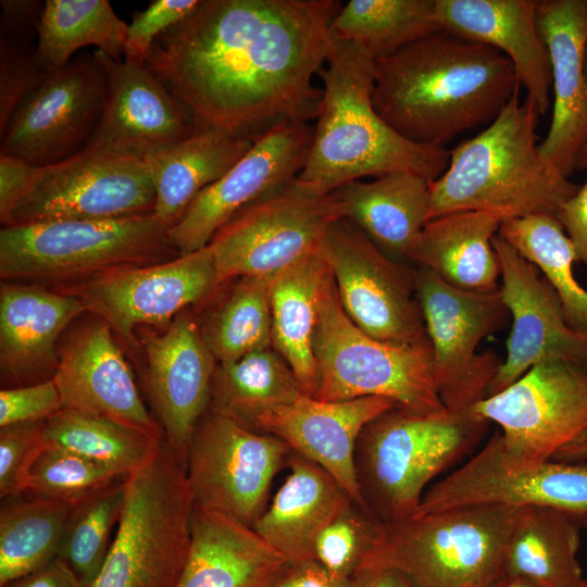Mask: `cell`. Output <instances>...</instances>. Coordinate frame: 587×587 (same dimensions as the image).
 <instances>
[{
    "mask_svg": "<svg viewBox=\"0 0 587 587\" xmlns=\"http://www.w3.org/2000/svg\"><path fill=\"white\" fill-rule=\"evenodd\" d=\"M335 0H201L154 41L147 66L210 127L255 140L315 118Z\"/></svg>",
    "mask_w": 587,
    "mask_h": 587,
    "instance_id": "1",
    "label": "cell"
},
{
    "mask_svg": "<svg viewBox=\"0 0 587 587\" xmlns=\"http://www.w3.org/2000/svg\"><path fill=\"white\" fill-rule=\"evenodd\" d=\"M520 88L500 51L438 30L375 60L372 100L402 137L445 147L488 126Z\"/></svg>",
    "mask_w": 587,
    "mask_h": 587,
    "instance_id": "2",
    "label": "cell"
},
{
    "mask_svg": "<svg viewBox=\"0 0 587 587\" xmlns=\"http://www.w3.org/2000/svg\"><path fill=\"white\" fill-rule=\"evenodd\" d=\"M374 58L362 47L332 35L319 75L322 98L310 153L296 180L315 195H328L363 177L409 172L436 180L449 150L408 140L373 105Z\"/></svg>",
    "mask_w": 587,
    "mask_h": 587,
    "instance_id": "3",
    "label": "cell"
},
{
    "mask_svg": "<svg viewBox=\"0 0 587 587\" xmlns=\"http://www.w3.org/2000/svg\"><path fill=\"white\" fill-rule=\"evenodd\" d=\"M529 99L515 91L499 115L476 136L449 150L445 172L430 183L428 221L452 212L483 211L502 221L528 215L557 217L579 188L541 155Z\"/></svg>",
    "mask_w": 587,
    "mask_h": 587,
    "instance_id": "4",
    "label": "cell"
},
{
    "mask_svg": "<svg viewBox=\"0 0 587 587\" xmlns=\"http://www.w3.org/2000/svg\"><path fill=\"white\" fill-rule=\"evenodd\" d=\"M489 423L473 408L420 413L394 407L376 416L354 453L366 510L385 524L413 516L428 483L474 450Z\"/></svg>",
    "mask_w": 587,
    "mask_h": 587,
    "instance_id": "5",
    "label": "cell"
},
{
    "mask_svg": "<svg viewBox=\"0 0 587 587\" xmlns=\"http://www.w3.org/2000/svg\"><path fill=\"white\" fill-rule=\"evenodd\" d=\"M520 509L479 503L384 523L362 569H396L419 587H494L505 578V548Z\"/></svg>",
    "mask_w": 587,
    "mask_h": 587,
    "instance_id": "6",
    "label": "cell"
},
{
    "mask_svg": "<svg viewBox=\"0 0 587 587\" xmlns=\"http://www.w3.org/2000/svg\"><path fill=\"white\" fill-rule=\"evenodd\" d=\"M313 350V397L319 400L382 397L414 412L447 410L437 390L429 339L395 345L361 330L341 308L329 268L320 291Z\"/></svg>",
    "mask_w": 587,
    "mask_h": 587,
    "instance_id": "7",
    "label": "cell"
},
{
    "mask_svg": "<svg viewBox=\"0 0 587 587\" xmlns=\"http://www.w3.org/2000/svg\"><path fill=\"white\" fill-rule=\"evenodd\" d=\"M195 509L186 471L163 439L125 479L116 533L89 587H175L191 540Z\"/></svg>",
    "mask_w": 587,
    "mask_h": 587,
    "instance_id": "8",
    "label": "cell"
},
{
    "mask_svg": "<svg viewBox=\"0 0 587 587\" xmlns=\"http://www.w3.org/2000/svg\"><path fill=\"white\" fill-rule=\"evenodd\" d=\"M170 228L153 213L3 226L0 275L5 280L48 283L160 263L179 255L171 245Z\"/></svg>",
    "mask_w": 587,
    "mask_h": 587,
    "instance_id": "9",
    "label": "cell"
},
{
    "mask_svg": "<svg viewBox=\"0 0 587 587\" xmlns=\"http://www.w3.org/2000/svg\"><path fill=\"white\" fill-rule=\"evenodd\" d=\"M346 217L336 192L315 195L296 178L249 204L214 235L218 287L243 276H274L317 253L330 226Z\"/></svg>",
    "mask_w": 587,
    "mask_h": 587,
    "instance_id": "10",
    "label": "cell"
},
{
    "mask_svg": "<svg viewBox=\"0 0 587 587\" xmlns=\"http://www.w3.org/2000/svg\"><path fill=\"white\" fill-rule=\"evenodd\" d=\"M472 408L500 426L499 452L507 465H536L587 432V370L545 358Z\"/></svg>",
    "mask_w": 587,
    "mask_h": 587,
    "instance_id": "11",
    "label": "cell"
},
{
    "mask_svg": "<svg viewBox=\"0 0 587 587\" xmlns=\"http://www.w3.org/2000/svg\"><path fill=\"white\" fill-rule=\"evenodd\" d=\"M415 282L440 400L449 411L467 410L487 397L502 363L491 351L477 352L508 319L500 289H459L423 267H416Z\"/></svg>",
    "mask_w": 587,
    "mask_h": 587,
    "instance_id": "12",
    "label": "cell"
},
{
    "mask_svg": "<svg viewBox=\"0 0 587 587\" xmlns=\"http://www.w3.org/2000/svg\"><path fill=\"white\" fill-rule=\"evenodd\" d=\"M290 447L208 409L192 434L186 476L195 507L229 515L250 527L268 505L272 483Z\"/></svg>",
    "mask_w": 587,
    "mask_h": 587,
    "instance_id": "13",
    "label": "cell"
},
{
    "mask_svg": "<svg viewBox=\"0 0 587 587\" xmlns=\"http://www.w3.org/2000/svg\"><path fill=\"white\" fill-rule=\"evenodd\" d=\"M320 252L341 308L361 330L395 345L428 339L416 295V268L386 254L346 217L330 226Z\"/></svg>",
    "mask_w": 587,
    "mask_h": 587,
    "instance_id": "14",
    "label": "cell"
},
{
    "mask_svg": "<svg viewBox=\"0 0 587 587\" xmlns=\"http://www.w3.org/2000/svg\"><path fill=\"white\" fill-rule=\"evenodd\" d=\"M155 188L146 159L84 149L33 182L4 226L59 220H112L152 214Z\"/></svg>",
    "mask_w": 587,
    "mask_h": 587,
    "instance_id": "15",
    "label": "cell"
},
{
    "mask_svg": "<svg viewBox=\"0 0 587 587\" xmlns=\"http://www.w3.org/2000/svg\"><path fill=\"white\" fill-rule=\"evenodd\" d=\"M105 96V72L93 53L49 73L0 134V154L36 167L78 154L99 125Z\"/></svg>",
    "mask_w": 587,
    "mask_h": 587,
    "instance_id": "16",
    "label": "cell"
},
{
    "mask_svg": "<svg viewBox=\"0 0 587 587\" xmlns=\"http://www.w3.org/2000/svg\"><path fill=\"white\" fill-rule=\"evenodd\" d=\"M218 288L212 248L147 265L108 270L62 290L134 346V328L165 325Z\"/></svg>",
    "mask_w": 587,
    "mask_h": 587,
    "instance_id": "17",
    "label": "cell"
},
{
    "mask_svg": "<svg viewBox=\"0 0 587 587\" xmlns=\"http://www.w3.org/2000/svg\"><path fill=\"white\" fill-rule=\"evenodd\" d=\"M313 133L314 126L308 122H286L258 137L170 228V241L177 253L203 249L239 211L294 180L305 165Z\"/></svg>",
    "mask_w": 587,
    "mask_h": 587,
    "instance_id": "18",
    "label": "cell"
},
{
    "mask_svg": "<svg viewBox=\"0 0 587 587\" xmlns=\"http://www.w3.org/2000/svg\"><path fill=\"white\" fill-rule=\"evenodd\" d=\"M479 503L545 507L582 520L587 516V461L511 467L500 457L496 432L471 460L425 491L416 513Z\"/></svg>",
    "mask_w": 587,
    "mask_h": 587,
    "instance_id": "19",
    "label": "cell"
},
{
    "mask_svg": "<svg viewBox=\"0 0 587 587\" xmlns=\"http://www.w3.org/2000/svg\"><path fill=\"white\" fill-rule=\"evenodd\" d=\"M492 245L500 263L499 289L512 327L507 358L487 397L505 389L545 358L563 359L587 370V341L567 325L551 284L498 234Z\"/></svg>",
    "mask_w": 587,
    "mask_h": 587,
    "instance_id": "20",
    "label": "cell"
},
{
    "mask_svg": "<svg viewBox=\"0 0 587 587\" xmlns=\"http://www.w3.org/2000/svg\"><path fill=\"white\" fill-rule=\"evenodd\" d=\"M93 54L105 72L107 96L85 149L147 159L192 135V115L147 64Z\"/></svg>",
    "mask_w": 587,
    "mask_h": 587,
    "instance_id": "21",
    "label": "cell"
},
{
    "mask_svg": "<svg viewBox=\"0 0 587 587\" xmlns=\"http://www.w3.org/2000/svg\"><path fill=\"white\" fill-rule=\"evenodd\" d=\"M146 386L163 436L186 469L192 434L211 401L217 362L187 311L162 334L145 332Z\"/></svg>",
    "mask_w": 587,
    "mask_h": 587,
    "instance_id": "22",
    "label": "cell"
},
{
    "mask_svg": "<svg viewBox=\"0 0 587 587\" xmlns=\"http://www.w3.org/2000/svg\"><path fill=\"white\" fill-rule=\"evenodd\" d=\"M111 330L103 321L85 326L59 349L51 378L62 409L108 419L162 439L163 430L146 408Z\"/></svg>",
    "mask_w": 587,
    "mask_h": 587,
    "instance_id": "23",
    "label": "cell"
},
{
    "mask_svg": "<svg viewBox=\"0 0 587 587\" xmlns=\"http://www.w3.org/2000/svg\"><path fill=\"white\" fill-rule=\"evenodd\" d=\"M536 22L553 88L551 123L539 151L569 178L587 140V0H538Z\"/></svg>",
    "mask_w": 587,
    "mask_h": 587,
    "instance_id": "24",
    "label": "cell"
},
{
    "mask_svg": "<svg viewBox=\"0 0 587 587\" xmlns=\"http://www.w3.org/2000/svg\"><path fill=\"white\" fill-rule=\"evenodd\" d=\"M394 407L399 405L382 397L323 401L302 395L262 413L253 430L276 436L292 452L316 463L366 510L355 473L357 441L367 423Z\"/></svg>",
    "mask_w": 587,
    "mask_h": 587,
    "instance_id": "25",
    "label": "cell"
},
{
    "mask_svg": "<svg viewBox=\"0 0 587 587\" xmlns=\"http://www.w3.org/2000/svg\"><path fill=\"white\" fill-rule=\"evenodd\" d=\"M537 0H435L441 30L505 55L539 115L549 109L551 64L538 32Z\"/></svg>",
    "mask_w": 587,
    "mask_h": 587,
    "instance_id": "26",
    "label": "cell"
},
{
    "mask_svg": "<svg viewBox=\"0 0 587 587\" xmlns=\"http://www.w3.org/2000/svg\"><path fill=\"white\" fill-rule=\"evenodd\" d=\"M85 307L67 292L40 285L2 283L0 289L1 373L20 386L55 372L57 341Z\"/></svg>",
    "mask_w": 587,
    "mask_h": 587,
    "instance_id": "27",
    "label": "cell"
},
{
    "mask_svg": "<svg viewBox=\"0 0 587 587\" xmlns=\"http://www.w3.org/2000/svg\"><path fill=\"white\" fill-rule=\"evenodd\" d=\"M286 564L252 527L195 507L190 547L175 587H268Z\"/></svg>",
    "mask_w": 587,
    "mask_h": 587,
    "instance_id": "28",
    "label": "cell"
},
{
    "mask_svg": "<svg viewBox=\"0 0 587 587\" xmlns=\"http://www.w3.org/2000/svg\"><path fill=\"white\" fill-rule=\"evenodd\" d=\"M290 472L252 528L287 563L314 560V545L351 499L316 463L290 453Z\"/></svg>",
    "mask_w": 587,
    "mask_h": 587,
    "instance_id": "29",
    "label": "cell"
},
{
    "mask_svg": "<svg viewBox=\"0 0 587 587\" xmlns=\"http://www.w3.org/2000/svg\"><path fill=\"white\" fill-rule=\"evenodd\" d=\"M430 183L414 173L396 172L371 182L353 180L334 192L346 218L382 251L397 261H412L428 222Z\"/></svg>",
    "mask_w": 587,
    "mask_h": 587,
    "instance_id": "30",
    "label": "cell"
},
{
    "mask_svg": "<svg viewBox=\"0 0 587 587\" xmlns=\"http://www.w3.org/2000/svg\"><path fill=\"white\" fill-rule=\"evenodd\" d=\"M500 224V218L483 211L434 217L423 228L412 262L459 289H497L500 263L492 239Z\"/></svg>",
    "mask_w": 587,
    "mask_h": 587,
    "instance_id": "31",
    "label": "cell"
},
{
    "mask_svg": "<svg viewBox=\"0 0 587 587\" xmlns=\"http://www.w3.org/2000/svg\"><path fill=\"white\" fill-rule=\"evenodd\" d=\"M253 140L198 127L185 140L146 159L155 188L153 214L173 226L192 200L221 178Z\"/></svg>",
    "mask_w": 587,
    "mask_h": 587,
    "instance_id": "32",
    "label": "cell"
},
{
    "mask_svg": "<svg viewBox=\"0 0 587 587\" xmlns=\"http://www.w3.org/2000/svg\"><path fill=\"white\" fill-rule=\"evenodd\" d=\"M580 528L582 520L574 515L521 505L505 548V577H524L544 587H579Z\"/></svg>",
    "mask_w": 587,
    "mask_h": 587,
    "instance_id": "33",
    "label": "cell"
},
{
    "mask_svg": "<svg viewBox=\"0 0 587 587\" xmlns=\"http://www.w3.org/2000/svg\"><path fill=\"white\" fill-rule=\"evenodd\" d=\"M327 271L317 252L275 274L271 282L273 348L294 371L303 395L310 397L317 385L313 339Z\"/></svg>",
    "mask_w": 587,
    "mask_h": 587,
    "instance_id": "34",
    "label": "cell"
},
{
    "mask_svg": "<svg viewBox=\"0 0 587 587\" xmlns=\"http://www.w3.org/2000/svg\"><path fill=\"white\" fill-rule=\"evenodd\" d=\"M0 509V587L60 558L68 519L77 502L33 496Z\"/></svg>",
    "mask_w": 587,
    "mask_h": 587,
    "instance_id": "35",
    "label": "cell"
},
{
    "mask_svg": "<svg viewBox=\"0 0 587 587\" xmlns=\"http://www.w3.org/2000/svg\"><path fill=\"white\" fill-rule=\"evenodd\" d=\"M126 30L108 0H47L37 28L38 63L47 74L55 72L87 46L122 61Z\"/></svg>",
    "mask_w": 587,
    "mask_h": 587,
    "instance_id": "36",
    "label": "cell"
},
{
    "mask_svg": "<svg viewBox=\"0 0 587 587\" xmlns=\"http://www.w3.org/2000/svg\"><path fill=\"white\" fill-rule=\"evenodd\" d=\"M302 395L294 371L271 347L230 363H217L209 408L253 429L262 413Z\"/></svg>",
    "mask_w": 587,
    "mask_h": 587,
    "instance_id": "37",
    "label": "cell"
},
{
    "mask_svg": "<svg viewBox=\"0 0 587 587\" xmlns=\"http://www.w3.org/2000/svg\"><path fill=\"white\" fill-rule=\"evenodd\" d=\"M498 235L540 270L559 296L567 325L587 341V290L574 276V249L559 220L548 214L509 218Z\"/></svg>",
    "mask_w": 587,
    "mask_h": 587,
    "instance_id": "38",
    "label": "cell"
},
{
    "mask_svg": "<svg viewBox=\"0 0 587 587\" xmlns=\"http://www.w3.org/2000/svg\"><path fill=\"white\" fill-rule=\"evenodd\" d=\"M438 30L435 0H350L330 24L334 37L362 47L374 60Z\"/></svg>",
    "mask_w": 587,
    "mask_h": 587,
    "instance_id": "39",
    "label": "cell"
},
{
    "mask_svg": "<svg viewBox=\"0 0 587 587\" xmlns=\"http://www.w3.org/2000/svg\"><path fill=\"white\" fill-rule=\"evenodd\" d=\"M42 435L47 447L77 453L124 477L145 466L164 439L65 409L42 422Z\"/></svg>",
    "mask_w": 587,
    "mask_h": 587,
    "instance_id": "40",
    "label": "cell"
},
{
    "mask_svg": "<svg viewBox=\"0 0 587 587\" xmlns=\"http://www.w3.org/2000/svg\"><path fill=\"white\" fill-rule=\"evenodd\" d=\"M272 277L236 278L200 326L218 364L230 363L250 352L273 347L270 296Z\"/></svg>",
    "mask_w": 587,
    "mask_h": 587,
    "instance_id": "41",
    "label": "cell"
},
{
    "mask_svg": "<svg viewBox=\"0 0 587 587\" xmlns=\"http://www.w3.org/2000/svg\"><path fill=\"white\" fill-rule=\"evenodd\" d=\"M125 479L78 501L68 519L60 558L87 587L97 577L111 547V534L124 507Z\"/></svg>",
    "mask_w": 587,
    "mask_h": 587,
    "instance_id": "42",
    "label": "cell"
},
{
    "mask_svg": "<svg viewBox=\"0 0 587 587\" xmlns=\"http://www.w3.org/2000/svg\"><path fill=\"white\" fill-rule=\"evenodd\" d=\"M383 525L350 499L317 537L313 558L333 575L351 580L376 546Z\"/></svg>",
    "mask_w": 587,
    "mask_h": 587,
    "instance_id": "43",
    "label": "cell"
},
{
    "mask_svg": "<svg viewBox=\"0 0 587 587\" xmlns=\"http://www.w3.org/2000/svg\"><path fill=\"white\" fill-rule=\"evenodd\" d=\"M125 478L77 453L46 446L32 469L27 494L78 502Z\"/></svg>",
    "mask_w": 587,
    "mask_h": 587,
    "instance_id": "44",
    "label": "cell"
},
{
    "mask_svg": "<svg viewBox=\"0 0 587 587\" xmlns=\"http://www.w3.org/2000/svg\"><path fill=\"white\" fill-rule=\"evenodd\" d=\"M47 75L38 63L32 37L0 33V134Z\"/></svg>",
    "mask_w": 587,
    "mask_h": 587,
    "instance_id": "45",
    "label": "cell"
},
{
    "mask_svg": "<svg viewBox=\"0 0 587 587\" xmlns=\"http://www.w3.org/2000/svg\"><path fill=\"white\" fill-rule=\"evenodd\" d=\"M42 422L1 427V498H16L28 492L32 469L46 448Z\"/></svg>",
    "mask_w": 587,
    "mask_h": 587,
    "instance_id": "46",
    "label": "cell"
},
{
    "mask_svg": "<svg viewBox=\"0 0 587 587\" xmlns=\"http://www.w3.org/2000/svg\"><path fill=\"white\" fill-rule=\"evenodd\" d=\"M201 0H153L136 12L127 24L124 45L126 61L146 64L157 38L170 27L187 18Z\"/></svg>",
    "mask_w": 587,
    "mask_h": 587,
    "instance_id": "47",
    "label": "cell"
},
{
    "mask_svg": "<svg viewBox=\"0 0 587 587\" xmlns=\"http://www.w3.org/2000/svg\"><path fill=\"white\" fill-rule=\"evenodd\" d=\"M62 410L52 378L0 391V427L42 422Z\"/></svg>",
    "mask_w": 587,
    "mask_h": 587,
    "instance_id": "48",
    "label": "cell"
},
{
    "mask_svg": "<svg viewBox=\"0 0 587 587\" xmlns=\"http://www.w3.org/2000/svg\"><path fill=\"white\" fill-rule=\"evenodd\" d=\"M36 166L0 154V221L2 222L28 190Z\"/></svg>",
    "mask_w": 587,
    "mask_h": 587,
    "instance_id": "49",
    "label": "cell"
},
{
    "mask_svg": "<svg viewBox=\"0 0 587 587\" xmlns=\"http://www.w3.org/2000/svg\"><path fill=\"white\" fill-rule=\"evenodd\" d=\"M557 218L573 246L576 262L587 264V182L560 207Z\"/></svg>",
    "mask_w": 587,
    "mask_h": 587,
    "instance_id": "50",
    "label": "cell"
},
{
    "mask_svg": "<svg viewBox=\"0 0 587 587\" xmlns=\"http://www.w3.org/2000/svg\"><path fill=\"white\" fill-rule=\"evenodd\" d=\"M268 587H351L315 560L287 563Z\"/></svg>",
    "mask_w": 587,
    "mask_h": 587,
    "instance_id": "51",
    "label": "cell"
},
{
    "mask_svg": "<svg viewBox=\"0 0 587 587\" xmlns=\"http://www.w3.org/2000/svg\"><path fill=\"white\" fill-rule=\"evenodd\" d=\"M0 33L33 37L43 11L45 1L1 0Z\"/></svg>",
    "mask_w": 587,
    "mask_h": 587,
    "instance_id": "52",
    "label": "cell"
},
{
    "mask_svg": "<svg viewBox=\"0 0 587 587\" xmlns=\"http://www.w3.org/2000/svg\"><path fill=\"white\" fill-rule=\"evenodd\" d=\"M4 587H87L61 558Z\"/></svg>",
    "mask_w": 587,
    "mask_h": 587,
    "instance_id": "53",
    "label": "cell"
},
{
    "mask_svg": "<svg viewBox=\"0 0 587 587\" xmlns=\"http://www.w3.org/2000/svg\"><path fill=\"white\" fill-rule=\"evenodd\" d=\"M351 587H419L408 575L391 567L371 566L360 570Z\"/></svg>",
    "mask_w": 587,
    "mask_h": 587,
    "instance_id": "54",
    "label": "cell"
},
{
    "mask_svg": "<svg viewBox=\"0 0 587 587\" xmlns=\"http://www.w3.org/2000/svg\"><path fill=\"white\" fill-rule=\"evenodd\" d=\"M551 460L582 462L587 460V432L560 449Z\"/></svg>",
    "mask_w": 587,
    "mask_h": 587,
    "instance_id": "55",
    "label": "cell"
},
{
    "mask_svg": "<svg viewBox=\"0 0 587 587\" xmlns=\"http://www.w3.org/2000/svg\"><path fill=\"white\" fill-rule=\"evenodd\" d=\"M494 587H544L524 577H505Z\"/></svg>",
    "mask_w": 587,
    "mask_h": 587,
    "instance_id": "56",
    "label": "cell"
},
{
    "mask_svg": "<svg viewBox=\"0 0 587 587\" xmlns=\"http://www.w3.org/2000/svg\"><path fill=\"white\" fill-rule=\"evenodd\" d=\"M586 72H587V53H586ZM587 168V140L586 143L579 154L576 171H582Z\"/></svg>",
    "mask_w": 587,
    "mask_h": 587,
    "instance_id": "57",
    "label": "cell"
},
{
    "mask_svg": "<svg viewBox=\"0 0 587 587\" xmlns=\"http://www.w3.org/2000/svg\"><path fill=\"white\" fill-rule=\"evenodd\" d=\"M582 527L585 529L586 535H587V516L582 519Z\"/></svg>",
    "mask_w": 587,
    "mask_h": 587,
    "instance_id": "58",
    "label": "cell"
},
{
    "mask_svg": "<svg viewBox=\"0 0 587 587\" xmlns=\"http://www.w3.org/2000/svg\"><path fill=\"white\" fill-rule=\"evenodd\" d=\"M579 587H587V580L584 579V582L582 583Z\"/></svg>",
    "mask_w": 587,
    "mask_h": 587,
    "instance_id": "59",
    "label": "cell"
}]
</instances>
